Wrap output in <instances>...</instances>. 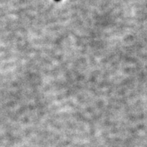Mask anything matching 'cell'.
Returning a JSON list of instances; mask_svg holds the SVG:
<instances>
[{"mask_svg": "<svg viewBox=\"0 0 147 147\" xmlns=\"http://www.w3.org/2000/svg\"><path fill=\"white\" fill-rule=\"evenodd\" d=\"M55 2H59L60 0H55Z\"/></svg>", "mask_w": 147, "mask_h": 147, "instance_id": "obj_1", "label": "cell"}]
</instances>
